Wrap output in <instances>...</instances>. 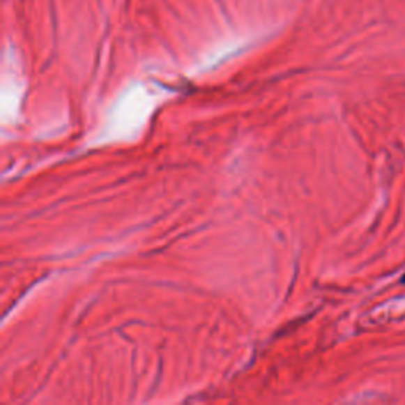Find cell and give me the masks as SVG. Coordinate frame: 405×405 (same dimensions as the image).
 Returning a JSON list of instances; mask_svg holds the SVG:
<instances>
[{
	"label": "cell",
	"mask_w": 405,
	"mask_h": 405,
	"mask_svg": "<svg viewBox=\"0 0 405 405\" xmlns=\"http://www.w3.org/2000/svg\"><path fill=\"white\" fill-rule=\"evenodd\" d=\"M402 284H405V275L402 277Z\"/></svg>",
	"instance_id": "obj_1"
}]
</instances>
